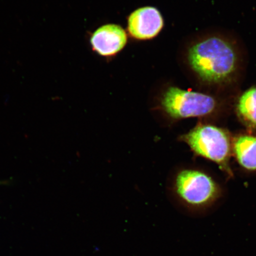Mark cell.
Here are the masks:
<instances>
[{"label":"cell","mask_w":256,"mask_h":256,"mask_svg":"<svg viewBox=\"0 0 256 256\" xmlns=\"http://www.w3.org/2000/svg\"><path fill=\"white\" fill-rule=\"evenodd\" d=\"M188 66L204 88L225 90L241 80L244 58L238 42L222 34H207L188 51Z\"/></svg>","instance_id":"6da1fadb"},{"label":"cell","mask_w":256,"mask_h":256,"mask_svg":"<svg viewBox=\"0 0 256 256\" xmlns=\"http://www.w3.org/2000/svg\"><path fill=\"white\" fill-rule=\"evenodd\" d=\"M196 156L215 162L222 170L232 176L230 158L232 154V138L226 130L209 124H198L178 137Z\"/></svg>","instance_id":"7a4b0ae2"},{"label":"cell","mask_w":256,"mask_h":256,"mask_svg":"<svg viewBox=\"0 0 256 256\" xmlns=\"http://www.w3.org/2000/svg\"><path fill=\"white\" fill-rule=\"evenodd\" d=\"M222 102L217 96L186 90L177 87L166 90L160 102L162 114L171 122L191 118H206L222 110Z\"/></svg>","instance_id":"3957f363"},{"label":"cell","mask_w":256,"mask_h":256,"mask_svg":"<svg viewBox=\"0 0 256 256\" xmlns=\"http://www.w3.org/2000/svg\"><path fill=\"white\" fill-rule=\"evenodd\" d=\"M172 188L181 202L192 209L209 206L222 194L219 184L210 175L193 168L179 171L175 176Z\"/></svg>","instance_id":"277c9868"},{"label":"cell","mask_w":256,"mask_h":256,"mask_svg":"<svg viewBox=\"0 0 256 256\" xmlns=\"http://www.w3.org/2000/svg\"><path fill=\"white\" fill-rule=\"evenodd\" d=\"M162 27V16L154 8L138 9L128 18V30L138 40L152 39L159 34Z\"/></svg>","instance_id":"5b68a950"},{"label":"cell","mask_w":256,"mask_h":256,"mask_svg":"<svg viewBox=\"0 0 256 256\" xmlns=\"http://www.w3.org/2000/svg\"><path fill=\"white\" fill-rule=\"evenodd\" d=\"M127 36L124 28L116 24H106L92 34L91 44L94 50L103 56L119 52L126 46Z\"/></svg>","instance_id":"8992f818"},{"label":"cell","mask_w":256,"mask_h":256,"mask_svg":"<svg viewBox=\"0 0 256 256\" xmlns=\"http://www.w3.org/2000/svg\"><path fill=\"white\" fill-rule=\"evenodd\" d=\"M232 149L236 162L242 168L256 172V136L239 134L232 139Z\"/></svg>","instance_id":"52a82bcc"},{"label":"cell","mask_w":256,"mask_h":256,"mask_svg":"<svg viewBox=\"0 0 256 256\" xmlns=\"http://www.w3.org/2000/svg\"><path fill=\"white\" fill-rule=\"evenodd\" d=\"M236 115L242 123L251 130H256V86L246 90L236 100Z\"/></svg>","instance_id":"ba28073f"}]
</instances>
